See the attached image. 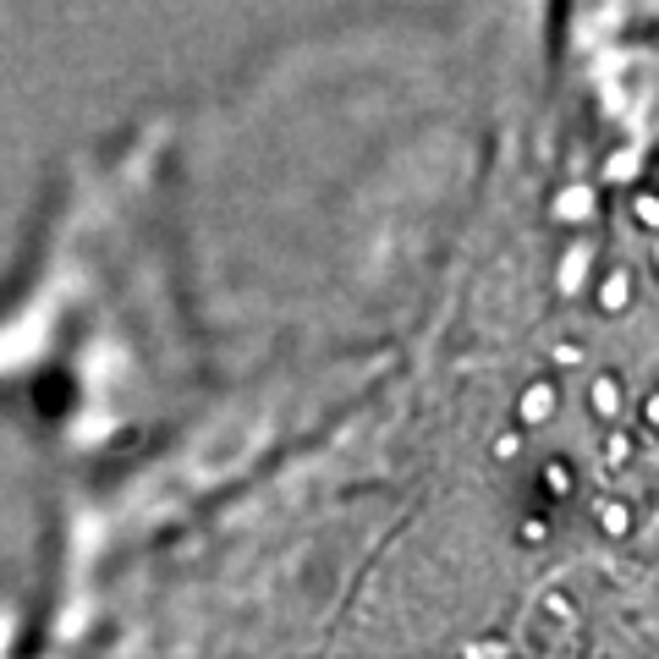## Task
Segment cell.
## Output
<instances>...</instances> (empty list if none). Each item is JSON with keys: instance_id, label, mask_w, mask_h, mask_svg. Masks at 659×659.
I'll list each match as a JSON object with an SVG mask.
<instances>
[{"instance_id": "1", "label": "cell", "mask_w": 659, "mask_h": 659, "mask_svg": "<svg viewBox=\"0 0 659 659\" xmlns=\"http://www.w3.org/2000/svg\"><path fill=\"white\" fill-rule=\"evenodd\" d=\"M522 413H528V424H544V413H555V391H544V385H539V391L522 402Z\"/></svg>"}, {"instance_id": "2", "label": "cell", "mask_w": 659, "mask_h": 659, "mask_svg": "<svg viewBox=\"0 0 659 659\" xmlns=\"http://www.w3.org/2000/svg\"><path fill=\"white\" fill-rule=\"evenodd\" d=\"M604 302H610V308H621V302H626V275H615V280H610V291H604Z\"/></svg>"}]
</instances>
